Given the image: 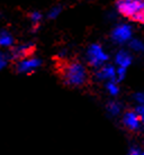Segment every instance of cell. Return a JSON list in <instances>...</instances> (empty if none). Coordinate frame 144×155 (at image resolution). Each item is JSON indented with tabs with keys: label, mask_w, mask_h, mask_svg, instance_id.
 <instances>
[{
	"label": "cell",
	"mask_w": 144,
	"mask_h": 155,
	"mask_svg": "<svg viewBox=\"0 0 144 155\" xmlns=\"http://www.w3.org/2000/svg\"><path fill=\"white\" fill-rule=\"evenodd\" d=\"M141 24H143L144 25V14H143V16H142V18H141V21H140Z\"/></svg>",
	"instance_id": "21"
},
{
	"label": "cell",
	"mask_w": 144,
	"mask_h": 155,
	"mask_svg": "<svg viewBox=\"0 0 144 155\" xmlns=\"http://www.w3.org/2000/svg\"><path fill=\"white\" fill-rule=\"evenodd\" d=\"M134 101L137 105H144V92H136L134 94Z\"/></svg>",
	"instance_id": "18"
},
{
	"label": "cell",
	"mask_w": 144,
	"mask_h": 155,
	"mask_svg": "<svg viewBox=\"0 0 144 155\" xmlns=\"http://www.w3.org/2000/svg\"><path fill=\"white\" fill-rule=\"evenodd\" d=\"M143 152H144V151H143Z\"/></svg>",
	"instance_id": "22"
},
{
	"label": "cell",
	"mask_w": 144,
	"mask_h": 155,
	"mask_svg": "<svg viewBox=\"0 0 144 155\" xmlns=\"http://www.w3.org/2000/svg\"><path fill=\"white\" fill-rule=\"evenodd\" d=\"M115 64L118 68H125L127 69L132 64V55L127 51L121 50L118 51L115 55Z\"/></svg>",
	"instance_id": "9"
},
{
	"label": "cell",
	"mask_w": 144,
	"mask_h": 155,
	"mask_svg": "<svg viewBox=\"0 0 144 155\" xmlns=\"http://www.w3.org/2000/svg\"><path fill=\"white\" fill-rule=\"evenodd\" d=\"M9 60H10L9 53H4V52L0 51V71L4 70L5 68L7 66Z\"/></svg>",
	"instance_id": "16"
},
{
	"label": "cell",
	"mask_w": 144,
	"mask_h": 155,
	"mask_svg": "<svg viewBox=\"0 0 144 155\" xmlns=\"http://www.w3.org/2000/svg\"><path fill=\"white\" fill-rule=\"evenodd\" d=\"M33 51H34V46L29 43H26V44H22L16 47H12L9 53V56H10V60L12 58V60L18 61V60H22L26 56L32 55Z\"/></svg>",
	"instance_id": "8"
},
{
	"label": "cell",
	"mask_w": 144,
	"mask_h": 155,
	"mask_svg": "<svg viewBox=\"0 0 144 155\" xmlns=\"http://www.w3.org/2000/svg\"><path fill=\"white\" fill-rule=\"evenodd\" d=\"M109 58L108 53L99 44H91L87 50V61L91 66L100 68L105 65Z\"/></svg>",
	"instance_id": "3"
},
{
	"label": "cell",
	"mask_w": 144,
	"mask_h": 155,
	"mask_svg": "<svg viewBox=\"0 0 144 155\" xmlns=\"http://www.w3.org/2000/svg\"><path fill=\"white\" fill-rule=\"evenodd\" d=\"M129 48L136 53H141V52H144V43L141 41V39L137 38H132L129 42Z\"/></svg>",
	"instance_id": "13"
},
{
	"label": "cell",
	"mask_w": 144,
	"mask_h": 155,
	"mask_svg": "<svg viewBox=\"0 0 144 155\" xmlns=\"http://www.w3.org/2000/svg\"><path fill=\"white\" fill-rule=\"evenodd\" d=\"M135 111H136L137 115L140 116V119H141L142 125H144V105H137Z\"/></svg>",
	"instance_id": "19"
},
{
	"label": "cell",
	"mask_w": 144,
	"mask_h": 155,
	"mask_svg": "<svg viewBox=\"0 0 144 155\" xmlns=\"http://www.w3.org/2000/svg\"><path fill=\"white\" fill-rule=\"evenodd\" d=\"M129 155H144V152L141 151V150H139V148H136V147H132L129 150Z\"/></svg>",
	"instance_id": "20"
},
{
	"label": "cell",
	"mask_w": 144,
	"mask_h": 155,
	"mask_svg": "<svg viewBox=\"0 0 144 155\" xmlns=\"http://www.w3.org/2000/svg\"><path fill=\"white\" fill-rule=\"evenodd\" d=\"M42 18H43V16H42V14L39 12H32L29 14V19H31L32 26H33L34 31H36L39 28V24L42 21Z\"/></svg>",
	"instance_id": "12"
},
{
	"label": "cell",
	"mask_w": 144,
	"mask_h": 155,
	"mask_svg": "<svg viewBox=\"0 0 144 155\" xmlns=\"http://www.w3.org/2000/svg\"><path fill=\"white\" fill-rule=\"evenodd\" d=\"M122 121H123V125L125 127L129 129V130H133V132L140 129L141 125H142L140 116L137 115L136 111H126L123 115Z\"/></svg>",
	"instance_id": "7"
},
{
	"label": "cell",
	"mask_w": 144,
	"mask_h": 155,
	"mask_svg": "<svg viewBox=\"0 0 144 155\" xmlns=\"http://www.w3.org/2000/svg\"><path fill=\"white\" fill-rule=\"evenodd\" d=\"M107 92L112 96V97H116L117 94L119 93V87L117 84V81H108L106 82L105 85Z\"/></svg>",
	"instance_id": "14"
},
{
	"label": "cell",
	"mask_w": 144,
	"mask_h": 155,
	"mask_svg": "<svg viewBox=\"0 0 144 155\" xmlns=\"http://www.w3.org/2000/svg\"><path fill=\"white\" fill-rule=\"evenodd\" d=\"M122 109H123L122 105L117 101H109L108 104L106 105V110L112 116H118L121 114Z\"/></svg>",
	"instance_id": "11"
},
{
	"label": "cell",
	"mask_w": 144,
	"mask_h": 155,
	"mask_svg": "<svg viewBox=\"0 0 144 155\" xmlns=\"http://www.w3.org/2000/svg\"><path fill=\"white\" fill-rule=\"evenodd\" d=\"M117 68V72H116V81L119 82L122 80H124V78L126 77V69L125 68Z\"/></svg>",
	"instance_id": "17"
},
{
	"label": "cell",
	"mask_w": 144,
	"mask_h": 155,
	"mask_svg": "<svg viewBox=\"0 0 144 155\" xmlns=\"http://www.w3.org/2000/svg\"><path fill=\"white\" fill-rule=\"evenodd\" d=\"M41 64H42V61L39 58L29 55V56H26V58L17 61L16 70L20 74H29L37 70L41 66Z\"/></svg>",
	"instance_id": "4"
},
{
	"label": "cell",
	"mask_w": 144,
	"mask_h": 155,
	"mask_svg": "<svg viewBox=\"0 0 144 155\" xmlns=\"http://www.w3.org/2000/svg\"><path fill=\"white\" fill-rule=\"evenodd\" d=\"M116 72H117L116 66L106 63L105 65L98 68L97 72H96V77L100 81H105V82L116 81Z\"/></svg>",
	"instance_id": "6"
},
{
	"label": "cell",
	"mask_w": 144,
	"mask_h": 155,
	"mask_svg": "<svg viewBox=\"0 0 144 155\" xmlns=\"http://www.w3.org/2000/svg\"><path fill=\"white\" fill-rule=\"evenodd\" d=\"M61 12H62V8L60 7V6H54V7H52L50 10H49L47 17H49L50 19H56L59 16L61 15Z\"/></svg>",
	"instance_id": "15"
},
{
	"label": "cell",
	"mask_w": 144,
	"mask_h": 155,
	"mask_svg": "<svg viewBox=\"0 0 144 155\" xmlns=\"http://www.w3.org/2000/svg\"><path fill=\"white\" fill-rule=\"evenodd\" d=\"M116 8L124 17L140 23L144 14V0H116Z\"/></svg>",
	"instance_id": "2"
},
{
	"label": "cell",
	"mask_w": 144,
	"mask_h": 155,
	"mask_svg": "<svg viewBox=\"0 0 144 155\" xmlns=\"http://www.w3.org/2000/svg\"><path fill=\"white\" fill-rule=\"evenodd\" d=\"M62 78L66 84L71 87H81L87 82L88 71L80 62H69L63 66Z\"/></svg>",
	"instance_id": "1"
},
{
	"label": "cell",
	"mask_w": 144,
	"mask_h": 155,
	"mask_svg": "<svg viewBox=\"0 0 144 155\" xmlns=\"http://www.w3.org/2000/svg\"><path fill=\"white\" fill-rule=\"evenodd\" d=\"M133 38V29L129 24H119L112 31V39L117 44L129 43Z\"/></svg>",
	"instance_id": "5"
},
{
	"label": "cell",
	"mask_w": 144,
	"mask_h": 155,
	"mask_svg": "<svg viewBox=\"0 0 144 155\" xmlns=\"http://www.w3.org/2000/svg\"><path fill=\"white\" fill-rule=\"evenodd\" d=\"M14 44V37L8 31H0V47L9 48Z\"/></svg>",
	"instance_id": "10"
}]
</instances>
